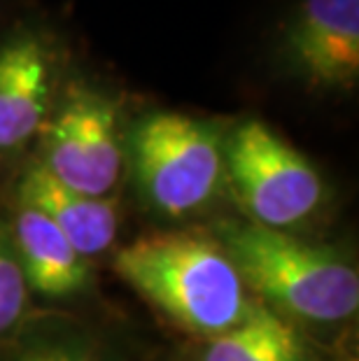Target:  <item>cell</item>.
<instances>
[{"label":"cell","instance_id":"obj_1","mask_svg":"<svg viewBox=\"0 0 359 361\" xmlns=\"http://www.w3.org/2000/svg\"><path fill=\"white\" fill-rule=\"evenodd\" d=\"M208 231L238 268L257 303L308 334L355 322L357 266L331 245L252 224L241 214L215 219Z\"/></svg>","mask_w":359,"mask_h":361},{"label":"cell","instance_id":"obj_2","mask_svg":"<svg viewBox=\"0 0 359 361\" xmlns=\"http://www.w3.org/2000/svg\"><path fill=\"white\" fill-rule=\"evenodd\" d=\"M112 268L142 301L194 341L226 334L257 303L208 228L138 235L114 252Z\"/></svg>","mask_w":359,"mask_h":361},{"label":"cell","instance_id":"obj_3","mask_svg":"<svg viewBox=\"0 0 359 361\" xmlns=\"http://www.w3.org/2000/svg\"><path fill=\"white\" fill-rule=\"evenodd\" d=\"M229 124L178 110H147L126 128V178L147 210L171 221L208 212L226 194Z\"/></svg>","mask_w":359,"mask_h":361},{"label":"cell","instance_id":"obj_4","mask_svg":"<svg viewBox=\"0 0 359 361\" xmlns=\"http://www.w3.org/2000/svg\"><path fill=\"white\" fill-rule=\"evenodd\" d=\"M224 168L238 214L266 228L299 233L329 198L317 166L259 117L229 124Z\"/></svg>","mask_w":359,"mask_h":361},{"label":"cell","instance_id":"obj_5","mask_svg":"<svg viewBox=\"0 0 359 361\" xmlns=\"http://www.w3.org/2000/svg\"><path fill=\"white\" fill-rule=\"evenodd\" d=\"M126 128L119 96L68 75L30 161L78 194L117 198L126 178Z\"/></svg>","mask_w":359,"mask_h":361},{"label":"cell","instance_id":"obj_6","mask_svg":"<svg viewBox=\"0 0 359 361\" xmlns=\"http://www.w3.org/2000/svg\"><path fill=\"white\" fill-rule=\"evenodd\" d=\"M68 75L66 44L40 19H19L0 35V173L30 159Z\"/></svg>","mask_w":359,"mask_h":361},{"label":"cell","instance_id":"obj_7","mask_svg":"<svg viewBox=\"0 0 359 361\" xmlns=\"http://www.w3.org/2000/svg\"><path fill=\"white\" fill-rule=\"evenodd\" d=\"M273 61L308 94L346 96L359 84V0H296L280 21Z\"/></svg>","mask_w":359,"mask_h":361},{"label":"cell","instance_id":"obj_8","mask_svg":"<svg viewBox=\"0 0 359 361\" xmlns=\"http://www.w3.org/2000/svg\"><path fill=\"white\" fill-rule=\"evenodd\" d=\"M5 217L30 294L49 301H75L94 289L91 261L84 259L42 212L12 201Z\"/></svg>","mask_w":359,"mask_h":361},{"label":"cell","instance_id":"obj_9","mask_svg":"<svg viewBox=\"0 0 359 361\" xmlns=\"http://www.w3.org/2000/svg\"><path fill=\"white\" fill-rule=\"evenodd\" d=\"M12 201L42 212L87 261L108 255L117 243L119 207L114 198L78 194L49 178L30 159L14 173Z\"/></svg>","mask_w":359,"mask_h":361},{"label":"cell","instance_id":"obj_10","mask_svg":"<svg viewBox=\"0 0 359 361\" xmlns=\"http://www.w3.org/2000/svg\"><path fill=\"white\" fill-rule=\"evenodd\" d=\"M0 361H138L119 329L68 312H35L0 343Z\"/></svg>","mask_w":359,"mask_h":361},{"label":"cell","instance_id":"obj_11","mask_svg":"<svg viewBox=\"0 0 359 361\" xmlns=\"http://www.w3.org/2000/svg\"><path fill=\"white\" fill-rule=\"evenodd\" d=\"M187 361H339L329 348L294 322L255 303L226 334L194 341Z\"/></svg>","mask_w":359,"mask_h":361},{"label":"cell","instance_id":"obj_12","mask_svg":"<svg viewBox=\"0 0 359 361\" xmlns=\"http://www.w3.org/2000/svg\"><path fill=\"white\" fill-rule=\"evenodd\" d=\"M33 314L30 289L17 259L7 217L0 214V343L17 334Z\"/></svg>","mask_w":359,"mask_h":361}]
</instances>
